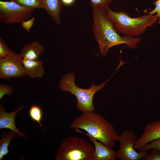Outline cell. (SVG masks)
<instances>
[{"mask_svg":"<svg viewBox=\"0 0 160 160\" xmlns=\"http://www.w3.org/2000/svg\"><path fill=\"white\" fill-rule=\"evenodd\" d=\"M94 147L81 138H66L57 149L55 160H93Z\"/></svg>","mask_w":160,"mask_h":160,"instance_id":"5b68a950","label":"cell"},{"mask_svg":"<svg viewBox=\"0 0 160 160\" xmlns=\"http://www.w3.org/2000/svg\"><path fill=\"white\" fill-rule=\"evenodd\" d=\"M91 5L94 20L93 32L103 57L106 56L110 48L115 46L125 44L130 49H134L137 46L140 41V38L125 35L120 36L107 16L106 6L93 4Z\"/></svg>","mask_w":160,"mask_h":160,"instance_id":"6da1fadb","label":"cell"},{"mask_svg":"<svg viewBox=\"0 0 160 160\" xmlns=\"http://www.w3.org/2000/svg\"><path fill=\"white\" fill-rule=\"evenodd\" d=\"M107 16L113 27L119 34L137 37L145 32L147 27L155 23L158 19L156 14H144L137 17H131L123 10L115 12L106 6Z\"/></svg>","mask_w":160,"mask_h":160,"instance_id":"3957f363","label":"cell"},{"mask_svg":"<svg viewBox=\"0 0 160 160\" xmlns=\"http://www.w3.org/2000/svg\"><path fill=\"white\" fill-rule=\"evenodd\" d=\"M28 114L33 121L39 124L43 132V126L41 122L43 120V111L41 107L36 104L32 105L29 109Z\"/></svg>","mask_w":160,"mask_h":160,"instance_id":"2e32d148","label":"cell"},{"mask_svg":"<svg viewBox=\"0 0 160 160\" xmlns=\"http://www.w3.org/2000/svg\"><path fill=\"white\" fill-rule=\"evenodd\" d=\"M23 106H19L15 111L7 112L2 104H0V129H6L12 130L21 138H25V134L19 130L15 125V118L17 113Z\"/></svg>","mask_w":160,"mask_h":160,"instance_id":"8fae6325","label":"cell"},{"mask_svg":"<svg viewBox=\"0 0 160 160\" xmlns=\"http://www.w3.org/2000/svg\"><path fill=\"white\" fill-rule=\"evenodd\" d=\"M0 139V160L10 152L8 147L11 140L20 136L14 131L10 130L7 132H4L1 135Z\"/></svg>","mask_w":160,"mask_h":160,"instance_id":"9a60e30c","label":"cell"},{"mask_svg":"<svg viewBox=\"0 0 160 160\" xmlns=\"http://www.w3.org/2000/svg\"><path fill=\"white\" fill-rule=\"evenodd\" d=\"M77 132L87 136L94 144L95 148L93 160H115L116 159V152L103 143L92 137L87 133H85L78 129H75Z\"/></svg>","mask_w":160,"mask_h":160,"instance_id":"30bf717a","label":"cell"},{"mask_svg":"<svg viewBox=\"0 0 160 160\" xmlns=\"http://www.w3.org/2000/svg\"><path fill=\"white\" fill-rule=\"evenodd\" d=\"M35 20V17H33L28 20L23 22L22 23V27L28 33H30V30L34 24Z\"/></svg>","mask_w":160,"mask_h":160,"instance_id":"603a6c76","label":"cell"},{"mask_svg":"<svg viewBox=\"0 0 160 160\" xmlns=\"http://www.w3.org/2000/svg\"><path fill=\"white\" fill-rule=\"evenodd\" d=\"M136 140L133 131H122L119 138L120 147L116 152V158L120 160H139L147 155L148 152H137L135 150L134 145Z\"/></svg>","mask_w":160,"mask_h":160,"instance_id":"52a82bcc","label":"cell"},{"mask_svg":"<svg viewBox=\"0 0 160 160\" xmlns=\"http://www.w3.org/2000/svg\"><path fill=\"white\" fill-rule=\"evenodd\" d=\"M34 9L11 1H0V21L3 23H21L31 16Z\"/></svg>","mask_w":160,"mask_h":160,"instance_id":"8992f818","label":"cell"},{"mask_svg":"<svg viewBox=\"0 0 160 160\" xmlns=\"http://www.w3.org/2000/svg\"><path fill=\"white\" fill-rule=\"evenodd\" d=\"M44 9L56 24L60 25V15L63 8L61 0H42Z\"/></svg>","mask_w":160,"mask_h":160,"instance_id":"5bb4252c","label":"cell"},{"mask_svg":"<svg viewBox=\"0 0 160 160\" xmlns=\"http://www.w3.org/2000/svg\"><path fill=\"white\" fill-rule=\"evenodd\" d=\"M152 149L160 150V138L154 140L138 149L140 151L148 152Z\"/></svg>","mask_w":160,"mask_h":160,"instance_id":"ac0fdd59","label":"cell"},{"mask_svg":"<svg viewBox=\"0 0 160 160\" xmlns=\"http://www.w3.org/2000/svg\"><path fill=\"white\" fill-rule=\"evenodd\" d=\"M11 50L4 41L1 37H0V59L7 56L10 53Z\"/></svg>","mask_w":160,"mask_h":160,"instance_id":"d6986e66","label":"cell"},{"mask_svg":"<svg viewBox=\"0 0 160 160\" xmlns=\"http://www.w3.org/2000/svg\"><path fill=\"white\" fill-rule=\"evenodd\" d=\"M149 154L143 157L141 160H160V150L152 149Z\"/></svg>","mask_w":160,"mask_h":160,"instance_id":"44dd1931","label":"cell"},{"mask_svg":"<svg viewBox=\"0 0 160 160\" xmlns=\"http://www.w3.org/2000/svg\"><path fill=\"white\" fill-rule=\"evenodd\" d=\"M153 4L156 5V7L153 10L149 12H145L151 15L156 13L158 18V24H160V0H156L154 2Z\"/></svg>","mask_w":160,"mask_h":160,"instance_id":"7402d4cb","label":"cell"},{"mask_svg":"<svg viewBox=\"0 0 160 160\" xmlns=\"http://www.w3.org/2000/svg\"><path fill=\"white\" fill-rule=\"evenodd\" d=\"M26 75L20 54L12 51L6 57L0 59V78L8 79Z\"/></svg>","mask_w":160,"mask_h":160,"instance_id":"ba28073f","label":"cell"},{"mask_svg":"<svg viewBox=\"0 0 160 160\" xmlns=\"http://www.w3.org/2000/svg\"><path fill=\"white\" fill-rule=\"evenodd\" d=\"M13 88L9 85L2 84H0V99H1L5 95H12L13 93Z\"/></svg>","mask_w":160,"mask_h":160,"instance_id":"ffe728a7","label":"cell"},{"mask_svg":"<svg viewBox=\"0 0 160 160\" xmlns=\"http://www.w3.org/2000/svg\"><path fill=\"white\" fill-rule=\"evenodd\" d=\"M107 81L95 86L92 84L90 88L84 89L77 86L75 82V75L69 73L63 76L59 83L61 90L74 95L77 100L76 108L82 112L95 111L93 99L95 93L103 88Z\"/></svg>","mask_w":160,"mask_h":160,"instance_id":"277c9868","label":"cell"},{"mask_svg":"<svg viewBox=\"0 0 160 160\" xmlns=\"http://www.w3.org/2000/svg\"><path fill=\"white\" fill-rule=\"evenodd\" d=\"M63 4L66 6H70L74 2L75 0H61Z\"/></svg>","mask_w":160,"mask_h":160,"instance_id":"d4e9b609","label":"cell"},{"mask_svg":"<svg viewBox=\"0 0 160 160\" xmlns=\"http://www.w3.org/2000/svg\"><path fill=\"white\" fill-rule=\"evenodd\" d=\"M160 138V119L148 124L140 137L136 140L134 148L139 149L147 143Z\"/></svg>","mask_w":160,"mask_h":160,"instance_id":"9c48e42d","label":"cell"},{"mask_svg":"<svg viewBox=\"0 0 160 160\" xmlns=\"http://www.w3.org/2000/svg\"><path fill=\"white\" fill-rule=\"evenodd\" d=\"M90 1L91 4L106 6L111 3L112 0H90Z\"/></svg>","mask_w":160,"mask_h":160,"instance_id":"cb8c5ba5","label":"cell"},{"mask_svg":"<svg viewBox=\"0 0 160 160\" xmlns=\"http://www.w3.org/2000/svg\"><path fill=\"white\" fill-rule=\"evenodd\" d=\"M44 47L39 41L25 44L20 55L22 59L36 60L45 51Z\"/></svg>","mask_w":160,"mask_h":160,"instance_id":"7c38bea8","label":"cell"},{"mask_svg":"<svg viewBox=\"0 0 160 160\" xmlns=\"http://www.w3.org/2000/svg\"><path fill=\"white\" fill-rule=\"evenodd\" d=\"M73 129L84 130L95 139L112 148L118 141L119 135L113 125L103 116L95 112L84 111L70 125Z\"/></svg>","mask_w":160,"mask_h":160,"instance_id":"7a4b0ae2","label":"cell"},{"mask_svg":"<svg viewBox=\"0 0 160 160\" xmlns=\"http://www.w3.org/2000/svg\"><path fill=\"white\" fill-rule=\"evenodd\" d=\"M22 62L26 75L28 77L31 79L43 77L44 70L42 60L22 59Z\"/></svg>","mask_w":160,"mask_h":160,"instance_id":"4fadbf2b","label":"cell"},{"mask_svg":"<svg viewBox=\"0 0 160 160\" xmlns=\"http://www.w3.org/2000/svg\"><path fill=\"white\" fill-rule=\"evenodd\" d=\"M23 6L32 9H44L42 0H10Z\"/></svg>","mask_w":160,"mask_h":160,"instance_id":"e0dca14e","label":"cell"}]
</instances>
